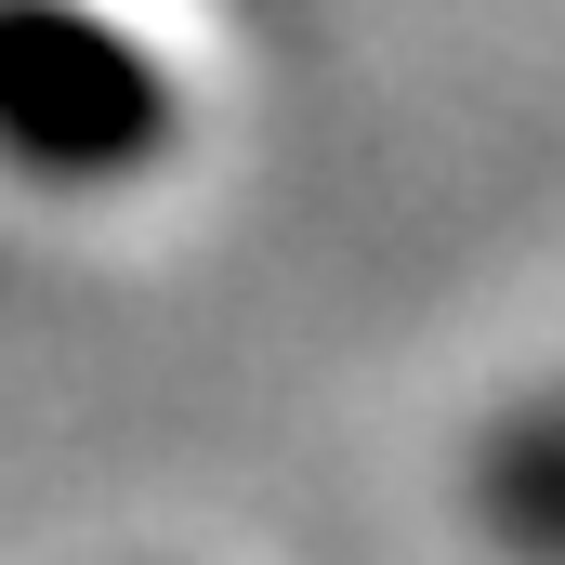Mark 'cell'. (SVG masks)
Here are the masks:
<instances>
[{"label": "cell", "instance_id": "cell-2", "mask_svg": "<svg viewBox=\"0 0 565 565\" xmlns=\"http://www.w3.org/2000/svg\"><path fill=\"white\" fill-rule=\"evenodd\" d=\"M473 526L513 565H565V382L473 434Z\"/></svg>", "mask_w": 565, "mask_h": 565}, {"label": "cell", "instance_id": "cell-1", "mask_svg": "<svg viewBox=\"0 0 565 565\" xmlns=\"http://www.w3.org/2000/svg\"><path fill=\"white\" fill-rule=\"evenodd\" d=\"M171 158V79L79 0H0V171L132 184Z\"/></svg>", "mask_w": 565, "mask_h": 565}]
</instances>
